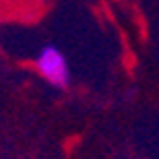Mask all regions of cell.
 <instances>
[{
	"mask_svg": "<svg viewBox=\"0 0 159 159\" xmlns=\"http://www.w3.org/2000/svg\"><path fill=\"white\" fill-rule=\"evenodd\" d=\"M35 68L41 77L50 81L56 87H66L68 83V70H66V62L62 58V54L56 48H46L41 56L37 58Z\"/></svg>",
	"mask_w": 159,
	"mask_h": 159,
	"instance_id": "obj_1",
	"label": "cell"
},
{
	"mask_svg": "<svg viewBox=\"0 0 159 159\" xmlns=\"http://www.w3.org/2000/svg\"><path fill=\"white\" fill-rule=\"evenodd\" d=\"M31 2H41V0H31Z\"/></svg>",
	"mask_w": 159,
	"mask_h": 159,
	"instance_id": "obj_2",
	"label": "cell"
}]
</instances>
